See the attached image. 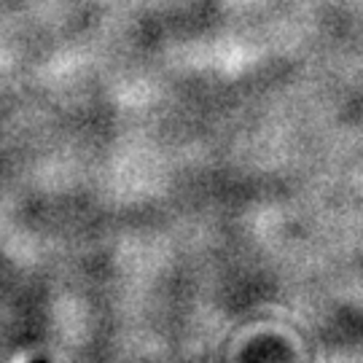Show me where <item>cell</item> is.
Masks as SVG:
<instances>
[{
    "instance_id": "obj_1",
    "label": "cell",
    "mask_w": 363,
    "mask_h": 363,
    "mask_svg": "<svg viewBox=\"0 0 363 363\" xmlns=\"http://www.w3.org/2000/svg\"><path fill=\"white\" fill-rule=\"evenodd\" d=\"M35 363H46V361H35Z\"/></svg>"
}]
</instances>
